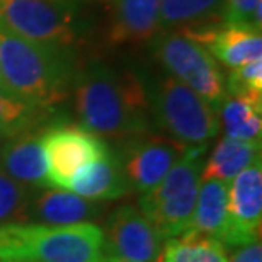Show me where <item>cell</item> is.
I'll return each instance as SVG.
<instances>
[{"instance_id":"3957f363","label":"cell","mask_w":262,"mask_h":262,"mask_svg":"<svg viewBox=\"0 0 262 262\" xmlns=\"http://www.w3.org/2000/svg\"><path fill=\"white\" fill-rule=\"evenodd\" d=\"M104 235L97 225H0V262H97Z\"/></svg>"},{"instance_id":"44dd1931","label":"cell","mask_w":262,"mask_h":262,"mask_svg":"<svg viewBox=\"0 0 262 262\" xmlns=\"http://www.w3.org/2000/svg\"><path fill=\"white\" fill-rule=\"evenodd\" d=\"M45 111L36 109L14 96L7 89H0V138H14L31 131Z\"/></svg>"},{"instance_id":"52a82bcc","label":"cell","mask_w":262,"mask_h":262,"mask_svg":"<svg viewBox=\"0 0 262 262\" xmlns=\"http://www.w3.org/2000/svg\"><path fill=\"white\" fill-rule=\"evenodd\" d=\"M189 146L192 145L151 133L128 138L118 157L131 189L140 194L151 191L184 157Z\"/></svg>"},{"instance_id":"8fae6325","label":"cell","mask_w":262,"mask_h":262,"mask_svg":"<svg viewBox=\"0 0 262 262\" xmlns=\"http://www.w3.org/2000/svg\"><path fill=\"white\" fill-rule=\"evenodd\" d=\"M225 0H162L160 31H172L204 45L225 24Z\"/></svg>"},{"instance_id":"9c48e42d","label":"cell","mask_w":262,"mask_h":262,"mask_svg":"<svg viewBox=\"0 0 262 262\" xmlns=\"http://www.w3.org/2000/svg\"><path fill=\"white\" fill-rule=\"evenodd\" d=\"M102 257L123 262H159L162 238L138 206L118 208L102 230Z\"/></svg>"},{"instance_id":"d6986e66","label":"cell","mask_w":262,"mask_h":262,"mask_svg":"<svg viewBox=\"0 0 262 262\" xmlns=\"http://www.w3.org/2000/svg\"><path fill=\"white\" fill-rule=\"evenodd\" d=\"M262 96H232L227 94L218 107L220 124L228 138L260 140Z\"/></svg>"},{"instance_id":"9a60e30c","label":"cell","mask_w":262,"mask_h":262,"mask_svg":"<svg viewBox=\"0 0 262 262\" xmlns=\"http://www.w3.org/2000/svg\"><path fill=\"white\" fill-rule=\"evenodd\" d=\"M67 189H72L75 194L91 201L119 199L133 192L118 154L111 150L97 160L83 165L72 177Z\"/></svg>"},{"instance_id":"ffe728a7","label":"cell","mask_w":262,"mask_h":262,"mask_svg":"<svg viewBox=\"0 0 262 262\" xmlns=\"http://www.w3.org/2000/svg\"><path fill=\"white\" fill-rule=\"evenodd\" d=\"M160 262H228L225 245L216 238L189 230L181 237L169 238L162 247Z\"/></svg>"},{"instance_id":"5bb4252c","label":"cell","mask_w":262,"mask_h":262,"mask_svg":"<svg viewBox=\"0 0 262 262\" xmlns=\"http://www.w3.org/2000/svg\"><path fill=\"white\" fill-rule=\"evenodd\" d=\"M101 213V204L85 199L75 192H68L60 187H48L45 191L31 192L29 222H41L45 225H75L87 223Z\"/></svg>"},{"instance_id":"5b68a950","label":"cell","mask_w":262,"mask_h":262,"mask_svg":"<svg viewBox=\"0 0 262 262\" xmlns=\"http://www.w3.org/2000/svg\"><path fill=\"white\" fill-rule=\"evenodd\" d=\"M155 58L177 80L186 83L216 109L227 97V82L218 61L198 41L172 31H159L151 39Z\"/></svg>"},{"instance_id":"ac0fdd59","label":"cell","mask_w":262,"mask_h":262,"mask_svg":"<svg viewBox=\"0 0 262 262\" xmlns=\"http://www.w3.org/2000/svg\"><path fill=\"white\" fill-rule=\"evenodd\" d=\"M255 162H260V140H235L225 136L216 143L206 164H203L201 181L216 179L230 184L235 176Z\"/></svg>"},{"instance_id":"30bf717a","label":"cell","mask_w":262,"mask_h":262,"mask_svg":"<svg viewBox=\"0 0 262 262\" xmlns=\"http://www.w3.org/2000/svg\"><path fill=\"white\" fill-rule=\"evenodd\" d=\"M262 167L255 162L232 179L228 187V228L223 245L244 247L260 238Z\"/></svg>"},{"instance_id":"2e32d148","label":"cell","mask_w":262,"mask_h":262,"mask_svg":"<svg viewBox=\"0 0 262 262\" xmlns=\"http://www.w3.org/2000/svg\"><path fill=\"white\" fill-rule=\"evenodd\" d=\"M214 60L228 67L230 70L250 61L262 60V36L249 26L223 24L204 41Z\"/></svg>"},{"instance_id":"603a6c76","label":"cell","mask_w":262,"mask_h":262,"mask_svg":"<svg viewBox=\"0 0 262 262\" xmlns=\"http://www.w3.org/2000/svg\"><path fill=\"white\" fill-rule=\"evenodd\" d=\"M225 82L232 96H262V60L232 68Z\"/></svg>"},{"instance_id":"277c9868","label":"cell","mask_w":262,"mask_h":262,"mask_svg":"<svg viewBox=\"0 0 262 262\" xmlns=\"http://www.w3.org/2000/svg\"><path fill=\"white\" fill-rule=\"evenodd\" d=\"M148 97L151 119L170 138L186 145H203L220 133L216 109L176 77L159 78Z\"/></svg>"},{"instance_id":"ba28073f","label":"cell","mask_w":262,"mask_h":262,"mask_svg":"<svg viewBox=\"0 0 262 262\" xmlns=\"http://www.w3.org/2000/svg\"><path fill=\"white\" fill-rule=\"evenodd\" d=\"M43 148L48 167L50 187L65 189L83 165L106 155L109 148L102 138L73 124H58L43 131Z\"/></svg>"},{"instance_id":"cb8c5ba5","label":"cell","mask_w":262,"mask_h":262,"mask_svg":"<svg viewBox=\"0 0 262 262\" xmlns=\"http://www.w3.org/2000/svg\"><path fill=\"white\" fill-rule=\"evenodd\" d=\"M259 2H262V0H225V10H223L225 24H237V26L254 28L252 12Z\"/></svg>"},{"instance_id":"4fadbf2b","label":"cell","mask_w":262,"mask_h":262,"mask_svg":"<svg viewBox=\"0 0 262 262\" xmlns=\"http://www.w3.org/2000/svg\"><path fill=\"white\" fill-rule=\"evenodd\" d=\"M162 0H113L109 43L140 45L154 39L160 31Z\"/></svg>"},{"instance_id":"7402d4cb","label":"cell","mask_w":262,"mask_h":262,"mask_svg":"<svg viewBox=\"0 0 262 262\" xmlns=\"http://www.w3.org/2000/svg\"><path fill=\"white\" fill-rule=\"evenodd\" d=\"M28 187L20 186L0 169V225L29 222Z\"/></svg>"},{"instance_id":"4316f807","label":"cell","mask_w":262,"mask_h":262,"mask_svg":"<svg viewBox=\"0 0 262 262\" xmlns=\"http://www.w3.org/2000/svg\"><path fill=\"white\" fill-rule=\"evenodd\" d=\"M228 262H237V260H233V259H230V260H228Z\"/></svg>"},{"instance_id":"d4e9b609","label":"cell","mask_w":262,"mask_h":262,"mask_svg":"<svg viewBox=\"0 0 262 262\" xmlns=\"http://www.w3.org/2000/svg\"><path fill=\"white\" fill-rule=\"evenodd\" d=\"M0 89H7V87H5V82H4V75H2V68H0Z\"/></svg>"},{"instance_id":"484cf974","label":"cell","mask_w":262,"mask_h":262,"mask_svg":"<svg viewBox=\"0 0 262 262\" xmlns=\"http://www.w3.org/2000/svg\"><path fill=\"white\" fill-rule=\"evenodd\" d=\"M97 262H123V260H114V259H107V257H102L101 260H97Z\"/></svg>"},{"instance_id":"8992f818","label":"cell","mask_w":262,"mask_h":262,"mask_svg":"<svg viewBox=\"0 0 262 262\" xmlns=\"http://www.w3.org/2000/svg\"><path fill=\"white\" fill-rule=\"evenodd\" d=\"M0 26L34 43L70 50L78 23L68 0H0Z\"/></svg>"},{"instance_id":"6da1fadb","label":"cell","mask_w":262,"mask_h":262,"mask_svg":"<svg viewBox=\"0 0 262 262\" xmlns=\"http://www.w3.org/2000/svg\"><path fill=\"white\" fill-rule=\"evenodd\" d=\"M72 92L80 126L99 138L128 140L151 133L148 89L135 72L91 65L75 72Z\"/></svg>"},{"instance_id":"e0dca14e","label":"cell","mask_w":262,"mask_h":262,"mask_svg":"<svg viewBox=\"0 0 262 262\" xmlns=\"http://www.w3.org/2000/svg\"><path fill=\"white\" fill-rule=\"evenodd\" d=\"M228 182L209 179L198 187L191 230L216 238L223 244L228 228Z\"/></svg>"},{"instance_id":"7c38bea8","label":"cell","mask_w":262,"mask_h":262,"mask_svg":"<svg viewBox=\"0 0 262 262\" xmlns=\"http://www.w3.org/2000/svg\"><path fill=\"white\" fill-rule=\"evenodd\" d=\"M43 131L31 129L9 138L0 150V169L24 187H50Z\"/></svg>"},{"instance_id":"7a4b0ae2","label":"cell","mask_w":262,"mask_h":262,"mask_svg":"<svg viewBox=\"0 0 262 262\" xmlns=\"http://www.w3.org/2000/svg\"><path fill=\"white\" fill-rule=\"evenodd\" d=\"M0 68L7 91L41 111H50L65 101L77 72L68 50L24 39L2 26Z\"/></svg>"}]
</instances>
